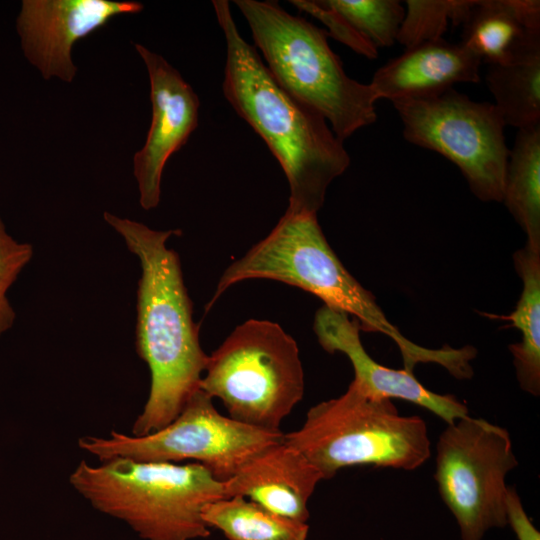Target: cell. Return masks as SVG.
<instances>
[{
	"instance_id": "1",
	"label": "cell",
	"mask_w": 540,
	"mask_h": 540,
	"mask_svg": "<svg viewBox=\"0 0 540 540\" xmlns=\"http://www.w3.org/2000/svg\"><path fill=\"white\" fill-rule=\"evenodd\" d=\"M105 221L137 256L141 276L137 290L136 348L149 367L150 391L132 427L144 436L171 423L199 389L207 357L193 321L192 302L178 254L166 245L181 231L153 230L108 212Z\"/></svg>"
},
{
	"instance_id": "2",
	"label": "cell",
	"mask_w": 540,
	"mask_h": 540,
	"mask_svg": "<svg viewBox=\"0 0 540 540\" xmlns=\"http://www.w3.org/2000/svg\"><path fill=\"white\" fill-rule=\"evenodd\" d=\"M212 4L226 41L225 98L282 167L290 188L287 210L317 214L330 183L350 165L343 141L320 114L275 81L256 48L241 36L229 2Z\"/></svg>"
},
{
	"instance_id": "3",
	"label": "cell",
	"mask_w": 540,
	"mask_h": 540,
	"mask_svg": "<svg viewBox=\"0 0 540 540\" xmlns=\"http://www.w3.org/2000/svg\"><path fill=\"white\" fill-rule=\"evenodd\" d=\"M249 279H270L303 289L325 306L352 315L360 330L379 332L398 346L404 369L435 363L437 349L407 339L385 316L375 297L343 266L328 244L317 214L286 210L268 236L233 262L220 277L209 310L234 284Z\"/></svg>"
},
{
	"instance_id": "4",
	"label": "cell",
	"mask_w": 540,
	"mask_h": 540,
	"mask_svg": "<svg viewBox=\"0 0 540 540\" xmlns=\"http://www.w3.org/2000/svg\"><path fill=\"white\" fill-rule=\"evenodd\" d=\"M72 487L96 510L127 523L145 540L207 538L203 507L225 498L223 482L203 465L114 457L81 461Z\"/></svg>"
},
{
	"instance_id": "5",
	"label": "cell",
	"mask_w": 540,
	"mask_h": 540,
	"mask_svg": "<svg viewBox=\"0 0 540 540\" xmlns=\"http://www.w3.org/2000/svg\"><path fill=\"white\" fill-rule=\"evenodd\" d=\"M275 81L320 114L344 142L377 119L370 84L350 78L330 48L327 31L273 1L235 0Z\"/></svg>"
},
{
	"instance_id": "6",
	"label": "cell",
	"mask_w": 540,
	"mask_h": 540,
	"mask_svg": "<svg viewBox=\"0 0 540 540\" xmlns=\"http://www.w3.org/2000/svg\"><path fill=\"white\" fill-rule=\"evenodd\" d=\"M323 480L352 466L412 471L430 457L425 421L401 415L391 399L377 398L351 382L344 394L311 407L303 425L284 434Z\"/></svg>"
},
{
	"instance_id": "7",
	"label": "cell",
	"mask_w": 540,
	"mask_h": 540,
	"mask_svg": "<svg viewBox=\"0 0 540 540\" xmlns=\"http://www.w3.org/2000/svg\"><path fill=\"white\" fill-rule=\"evenodd\" d=\"M199 388L218 398L229 417L267 431L280 425L304 395L296 341L269 320L237 326L208 355Z\"/></svg>"
},
{
	"instance_id": "8",
	"label": "cell",
	"mask_w": 540,
	"mask_h": 540,
	"mask_svg": "<svg viewBox=\"0 0 540 540\" xmlns=\"http://www.w3.org/2000/svg\"><path fill=\"white\" fill-rule=\"evenodd\" d=\"M404 138L456 165L480 200L502 202L509 158L505 123L493 103L471 100L453 88L441 94L391 101Z\"/></svg>"
},
{
	"instance_id": "9",
	"label": "cell",
	"mask_w": 540,
	"mask_h": 540,
	"mask_svg": "<svg viewBox=\"0 0 540 540\" xmlns=\"http://www.w3.org/2000/svg\"><path fill=\"white\" fill-rule=\"evenodd\" d=\"M282 431H267L222 415L200 388L167 426L144 436L116 431L107 438L86 436L79 447L100 461L127 457L138 461L180 463L193 460L224 482L252 456L283 440Z\"/></svg>"
},
{
	"instance_id": "10",
	"label": "cell",
	"mask_w": 540,
	"mask_h": 540,
	"mask_svg": "<svg viewBox=\"0 0 540 540\" xmlns=\"http://www.w3.org/2000/svg\"><path fill=\"white\" fill-rule=\"evenodd\" d=\"M434 479L462 540L507 526V475L518 466L509 432L482 418L457 419L436 444Z\"/></svg>"
},
{
	"instance_id": "11",
	"label": "cell",
	"mask_w": 540,
	"mask_h": 540,
	"mask_svg": "<svg viewBox=\"0 0 540 540\" xmlns=\"http://www.w3.org/2000/svg\"><path fill=\"white\" fill-rule=\"evenodd\" d=\"M150 80L152 120L146 142L133 158L140 205L158 206L166 162L198 126L199 98L181 74L161 55L135 44Z\"/></svg>"
},
{
	"instance_id": "12",
	"label": "cell",
	"mask_w": 540,
	"mask_h": 540,
	"mask_svg": "<svg viewBox=\"0 0 540 540\" xmlns=\"http://www.w3.org/2000/svg\"><path fill=\"white\" fill-rule=\"evenodd\" d=\"M143 5L113 0H24L17 30L27 59L45 79L71 82L76 67L73 44L120 14L139 13Z\"/></svg>"
},
{
	"instance_id": "13",
	"label": "cell",
	"mask_w": 540,
	"mask_h": 540,
	"mask_svg": "<svg viewBox=\"0 0 540 540\" xmlns=\"http://www.w3.org/2000/svg\"><path fill=\"white\" fill-rule=\"evenodd\" d=\"M313 330L325 351L341 352L348 357L354 369L353 382L366 394L411 402L447 424L468 415L464 403L452 395L438 394L425 388L413 372L377 363L362 345L357 320H351L346 313L322 306L315 314Z\"/></svg>"
},
{
	"instance_id": "14",
	"label": "cell",
	"mask_w": 540,
	"mask_h": 540,
	"mask_svg": "<svg viewBox=\"0 0 540 540\" xmlns=\"http://www.w3.org/2000/svg\"><path fill=\"white\" fill-rule=\"evenodd\" d=\"M320 471L284 439L246 461L223 482L226 497L242 496L281 516L307 523Z\"/></svg>"
},
{
	"instance_id": "15",
	"label": "cell",
	"mask_w": 540,
	"mask_h": 540,
	"mask_svg": "<svg viewBox=\"0 0 540 540\" xmlns=\"http://www.w3.org/2000/svg\"><path fill=\"white\" fill-rule=\"evenodd\" d=\"M482 60L464 44L443 39L408 48L380 67L369 83L378 99L421 98L480 80Z\"/></svg>"
},
{
	"instance_id": "16",
	"label": "cell",
	"mask_w": 540,
	"mask_h": 540,
	"mask_svg": "<svg viewBox=\"0 0 540 540\" xmlns=\"http://www.w3.org/2000/svg\"><path fill=\"white\" fill-rule=\"evenodd\" d=\"M461 43L488 65L504 64L540 37L538 0H480L463 22Z\"/></svg>"
},
{
	"instance_id": "17",
	"label": "cell",
	"mask_w": 540,
	"mask_h": 540,
	"mask_svg": "<svg viewBox=\"0 0 540 540\" xmlns=\"http://www.w3.org/2000/svg\"><path fill=\"white\" fill-rule=\"evenodd\" d=\"M523 289L515 310L501 318L512 322L520 341L509 346L520 388L540 394V249L525 245L513 255Z\"/></svg>"
},
{
	"instance_id": "18",
	"label": "cell",
	"mask_w": 540,
	"mask_h": 540,
	"mask_svg": "<svg viewBox=\"0 0 540 540\" xmlns=\"http://www.w3.org/2000/svg\"><path fill=\"white\" fill-rule=\"evenodd\" d=\"M485 80L505 125L522 129L540 124V37L507 63L488 65Z\"/></svg>"
},
{
	"instance_id": "19",
	"label": "cell",
	"mask_w": 540,
	"mask_h": 540,
	"mask_svg": "<svg viewBox=\"0 0 540 540\" xmlns=\"http://www.w3.org/2000/svg\"><path fill=\"white\" fill-rule=\"evenodd\" d=\"M502 201L525 232L526 245L540 249V124L518 129Z\"/></svg>"
},
{
	"instance_id": "20",
	"label": "cell",
	"mask_w": 540,
	"mask_h": 540,
	"mask_svg": "<svg viewBox=\"0 0 540 540\" xmlns=\"http://www.w3.org/2000/svg\"><path fill=\"white\" fill-rule=\"evenodd\" d=\"M202 518L228 540H307V523L276 514L242 496L206 504Z\"/></svg>"
},
{
	"instance_id": "21",
	"label": "cell",
	"mask_w": 540,
	"mask_h": 540,
	"mask_svg": "<svg viewBox=\"0 0 540 540\" xmlns=\"http://www.w3.org/2000/svg\"><path fill=\"white\" fill-rule=\"evenodd\" d=\"M474 4V0H408L397 41L408 49L440 40L450 22L463 24Z\"/></svg>"
},
{
	"instance_id": "22",
	"label": "cell",
	"mask_w": 540,
	"mask_h": 540,
	"mask_svg": "<svg viewBox=\"0 0 540 540\" xmlns=\"http://www.w3.org/2000/svg\"><path fill=\"white\" fill-rule=\"evenodd\" d=\"M377 49L391 47L404 19L397 0H323Z\"/></svg>"
},
{
	"instance_id": "23",
	"label": "cell",
	"mask_w": 540,
	"mask_h": 540,
	"mask_svg": "<svg viewBox=\"0 0 540 540\" xmlns=\"http://www.w3.org/2000/svg\"><path fill=\"white\" fill-rule=\"evenodd\" d=\"M33 256L28 243L16 241L0 218V337L15 320V312L7 298V291Z\"/></svg>"
},
{
	"instance_id": "24",
	"label": "cell",
	"mask_w": 540,
	"mask_h": 540,
	"mask_svg": "<svg viewBox=\"0 0 540 540\" xmlns=\"http://www.w3.org/2000/svg\"><path fill=\"white\" fill-rule=\"evenodd\" d=\"M290 3L320 20L327 28L328 36L369 59L378 57V49L361 36L340 14L328 7L323 0H291Z\"/></svg>"
},
{
	"instance_id": "25",
	"label": "cell",
	"mask_w": 540,
	"mask_h": 540,
	"mask_svg": "<svg viewBox=\"0 0 540 540\" xmlns=\"http://www.w3.org/2000/svg\"><path fill=\"white\" fill-rule=\"evenodd\" d=\"M507 525L518 540H540V533L529 519L521 499L514 487L508 488L506 497Z\"/></svg>"
}]
</instances>
